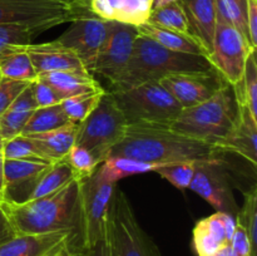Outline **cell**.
Wrapping results in <instances>:
<instances>
[{
  "label": "cell",
  "mask_w": 257,
  "mask_h": 256,
  "mask_svg": "<svg viewBox=\"0 0 257 256\" xmlns=\"http://www.w3.org/2000/svg\"><path fill=\"white\" fill-rule=\"evenodd\" d=\"M216 146L176 132L168 124L131 123L108 157H128L145 162H222Z\"/></svg>",
  "instance_id": "cell-1"
},
{
  "label": "cell",
  "mask_w": 257,
  "mask_h": 256,
  "mask_svg": "<svg viewBox=\"0 0 257 256\" xmlns=\"http://www.w3.org/2000/svg\"><path fill=\"white\" fill-rule=\"evenodd\" d=\"M80 183L73 178L50 195L23 202H2L17 235L69 231L83 240L80 220Z\"/></svg>",
  "instance_id": "cell-2"
},
{
  "label": "cell",
  "mask_w": 257,
  "mask_h": 256,
  "mask_svg": "<svg viewBox=\"0 0 257 256\" xmlns=\"http://www.w3.org/2000/svg\"><path fill=\"white\" fill-rule=\"evenodd\" d=\"M215 70L203 55L185 54L163 48L145 35H138L133 52L122 74L109 87L110 92L137 87L150 80L176 73L210 72Z\"/></svg>",
  "instance_id": "cell-3"
},
{
  "label": "cell",
  "mask_w": 257,
  "mask_h": 256,
  "mask_svg": "<svg viewBox=\"0 0 257 256\" xmlns=\"http://www.w3.org/2000/svg\"><path fill=\"white\" fill-rule=\"evenodd\" d=\"M237 114L233 88L225 83L207 100L181 110L168 125L181 135L216 146L232 130Z\"/></svg>",
  "instance_id": "cell-4"
},
{
  "label": "cell",
  "mask_w": 257,
  "mask_h": 256,
  "mask_svg": "<svg viewBox=\"0 0 257 256\" xmlns=\"http://www.w3.org/2000/svg\"><path fill=\"white\" fill-rule=\"evenodd\" d=\"M94 15L90 0H0V25H25L39 33Z\"/></svg>",
  "instance_id": "cell-5"
},
{
  "label": "cell",
  "mask_w": 257,
  "mask_h": 256,
  "mask_svg": "<svg viewBox=\"0 0 257 256\" xmlns=\"http://www.w3.org/2000/svg\"><path fill=\"white\" fill-rule=\"evenodd\" d=\"M110 93L127 118L128 124H170L182 110L177 100L161 85L158 80H150L130 89Z\"/></svg>",
  "instance_id": "cell-6"
},
{
  "label": "cell",
  "mask_w": 257,
  "mask_h": 256,
  "mask_svg": "<svg viewBox=\"0 0 257 256\" xmlns=\"http://www.w3.org/2000/svg\"><path fill=\"white\" fill-rule=\"evenodd\" d=\"M128 120L112 93L105 90L97 107L78 124L75 145L89 150L100 162L125 135Z\"/></svg>",
  "instance_id": "cell-7"
},
{
  "label": "cell",
  "mask_w": 257,
  "mask_h": 256,
  "mask_svg": "<svg viewBox=\"0 0 257 256\" xmlns=\"http://www.w3.org/2000/svg\"><path fill=\"white\" fill-rule=\"evenodd\" d=\"M108 227L115 256H162L155 241L141 227L125 193L117 186L110 198Z\"/></svg>",
  "instance_id": "cell-8"
},
{
  "label": "cell",
  "mask_w": 257,
  "mask_h": 256,
  "mask_svg": "<svg viewBox=\"0 0 257 256\" xmlns=\"http://www.w3.org/2000/svg\"><path fill=\"white\" fill-rule=\"evenodd\" d=\"M114 183L102 180L95 172L80 183V220L85 250L104 236Z\"/></svg>",
  "instance_id": "cell-9"
},
{
  "label": "cell",
  "mask_w": 257,
  "mask_h": 256,
  "mask_svg": "<svg viewBox=\"0 0 257 256\" xmlns=\"http://www.w3.org/2000/svg\"><path fill=\"white\" fill-rule=\"evenodd\" d=\"M252 49L232 25L217 19L212 50L207 59L231 87L237 85L242 79L246 58Z\"/></svg>",
  "instance_id": "cell-10"
},
{
  "label": "cell",
  "mask_w": 257,
  "mask_h": 256,
  "mask_svg": "<svg viewBox=\"0 0 257 256\" xmlns=\"http://www.w3.org/2000/svg\"><path fill=\"white\" fill-rule=\"evenodd\" d=\"M140 35L136 25L110 20L107 37L98 52L92 73L114 83L127 67L133 52V45Z\"/></svg>",
  "instance_id": "cell-11"
},
{
  "label": "cell",
  "mask_w": 257,
  "mask_h": 256,
  "mask_svg": "<svg viewBox=\"0 0 257 256\" xmlns=\"http://www.w3.org/2000/svg\"><path fill=\"white\" fill-rule=\"evenodd\" d=\"M221 163L222 162L196 163L195 175L188 188L216 208V212H227L236 216L238 212L237 203L233 198L230 181L221 167Z\"/></svg>",
  "instance_id": "cell-12"
},
{
  "label": "cell",
  "mask_w": 257,
  "mask_h": 256,
  "mask_svg": "<svg viewBox=\"0 0 257 256\" xmlns=\"http://www.w3.org/2000/svg\"><path fill=\"white\" fill-rule=\"evenodd\" d=\"M158 82L177 100L182 109L207 100L226 83L216 70L176 73L161 78Z\"/></svg>",
  "instance_id": "cell-13"
},
{
  "label": "cell",
  "mask_w": 257,
  "mask_h": 256,
  "mask_svg": "<svg viewBox=\"0 0 257 256\" xmlns=\"http://www.w3.org/2000/svg\"><path fill=\"white\" fill-rule=\"evenodd\" d=\"M110 20L99 17H87L72 22L69 29L63 33L58 42L72 49L82 60L85 69L92 74L98 52L107 37Z\"/></svg>",
  "instance_id": "cell-14"
},
{
  "label": "cell",
  "mask_w": 257,
  "mask_h": 256,
  "mask_svg": "<svg viewBox=\"0 0 257 256\" xmlns=\"http://www.w3.org/2000/svg\"><path fill=\"white\" fill-rule=\"evenodd\" d=\"M64 245L85 250L82 237L69 231L38 235H15L0 245V256H45Z\"/></svg>",
  "instance_id": "cell-15"
},
{
  "label": "cell",
  "mask_w": 257,
  "mask_h": 256,
  "mask_svg": "<svg viewBox=\"0 0 257 256\" xmlns=\"http://www.w3.org/2000/svg\"><path fill=\"white\" fill-rule=\"evenodd\" d=\"M38 75L48 72H82L89 73L82 60L69 48L60 44L57 39L40 44L24 45Z\"/></svg>",
  "instance_id": "cell-16"
},
{
  "label": "cell",
  "mask_w": 257,
  "mask_h": 256,
  "mask_svg": "<svg viewBox=\"0 0 257 256\" xmlns=\"http://www.w3.org/2000/svg\"><path fill=\"white\" fill-rule=\"evenodd\" d=\"M52 163L30 160H5L4 185L7 202H23ZM3 201V202H4Z\"/></svg>",
  "instance_id": "cell-17"
},
{
  "label": "cell",
  "mask_w": 257,
  "mask_h": 256,
  "mask_svg": "<svg viewBox=\"0 0 257 256\" xmlns=\"http://www.w3.org/2000/svg\"><path fill=\"white\" fill-rule=\"evenodd\" d=\"M238 114L232 130L225 138L216 145L223 152L236 153L250 162L253 167L257 165V119L252 117L242 103H238Z\"/></svg>",
  "instance_id": "cell-18"
},
{
  "label": "cell",
  "mask_w": 257,
  "mask_h": 256,
  "mask_svg": "<svg viewBox=\"0 0 257 256\" xmlns=\"http://www.w3.org/2000/svg\"><path fill=\"white\" fill-rule=\"evenodd\" d=\"M187 18L190 33L205 52L206 58L212 50L217 14L213 0H180Z\"/></svg>",
  "instance_id": "cell-19"
},
{
  "label": "cell",
  "mask_w": 257,
  "mask_h": 256,
  "mask_svg": "<svg viewBox=\"0 0 257 256\" xmlns=\"http://www.w3.org/2000/svg\"><path fill=\"white\" fill-rule=\"evenodd\" d=\"M153 0H90L92 12L105 20L125 23L131 25L143 24L152 12Z\"/></svg>",
  "instance_id": "cell-20"
},
{
  "label": "cell",
  "mask_w": 257,
  "mask_h": 256,
  "mask_svg": "<svg viewBox=\"0 0 257 256\" xmlns=\"http://www.w3.org/2000/svg\"><path fill=\"white\" fill-rule=\"evenodd\" d=\"M38 79L49 84L63 98L74 97L85 93L104 92V88L90 73L82 72H48L38 75Z\"/></svg>",
  "instance_id": "cell-21"
},
{
  "label": "cell",
  "mask_w": 257,
  "mask_h": 256,
  "mask_svg": "<svg viewBox=\"0 0 257 256\" xmlns=\"http://www.w3.org/2000/svg\"><path fill=\"white\" fill-rule=\"evenodd\" d=\"M230 243L222 220V212L202 218L193 228V246L198 256H212L218 248Z\"/></svg>",
  "instance_id": "cell-22"
},
{
  "label": "cell",
  "mask_w": 257,
  "mask_h": 256,
  "mask_svg": "<svg viewBox=\"0 0 257 256\" xmlns=\"http://www.w3.org/2000/svg\"><path fill=\"white\" fill-rule=\"evenodd\" d=\"M77 130V123H70L50 132L30 135L27 137L32 140L50 163H54L65 158L70 148L75 145Z\"/></svg>",
  "instance_id": "cell-23"
},
{
  "label": "cell",
  "mask_w": 257,
  "mask_h": 256,
  "mask_svg": "<svg viewBox=\"0 0 257 256\" xmlns=\"http://www.w3.org/2000/svg\"><path fill=\"white\" fill-rule=\"evenodd\" d=\"M37 108V103L33 98L32 88L28 85L9 105V108L0 115V133L3 141L22 135L30 115Z\"/></svg>",
  "instance_id": "cell-24"
},
{
  "label": "cell",
  "mask_w": 257,
  "mask_h": 256,
  "mask_svg": "<svg viewBox=\"0 0 257 256\" xmlns=\"http://www.w3.org/2000/svg\"><path fill=\"white\" fill-rule=\"evenodd\" d=\"M137 29L141 35L150 38L157 44L162 45L163 48H167V49L173 50V52L185 53V54L203 55V57H206L202 48L198 45V43L196 42L192 35L163 29V28L156 27V25L151 24L148 22L138 25Z\"/></svg>",
  "instance_id": "cell-25"
},
{
  "label": "cell",
  "mask_w": 257,
  "mask_h": 256,
  "mask_svg": "<svg viewBox=\"0 0 257 256\" xmlns=\"http://www.w3.org/2000/svg\"><path fill=\"white\" fill-rule=\"evenodd\" d=\"M0 77L28 83L38 79L24 45H9L0 50Z\"/></svg>",
  "instance_id": "cell-26"
},
{
  "label": "cell",
  "mask_w": 257,
  "mask_h": 256,
  "mask_svg": "<svg viewBox=\"0 0 257 256\" xmlns=\"http://www.w3.org/2000/svg\"><path fill=\"white\" fill-rule=\"evenodd\" d=\"M161 166L163 165L145 162V161L135 160V158L108 157L107 160L100 163L97 173L102 180L117 185L118 181L122 180V178L141 175V173L155 172Z\"/></svg>",
  "instance_id": "cell-27"
},
{
  "label": "cell",
  "mask_w": 257,
  "mask_h": 256,
  "mask_svg": "<svg viewBox=\"0 0 257 256\" xmlns=\"http://www.w3.org/2000/svg\"><path fill=\"white\" fill-rule=\"evenodd\" d=\"M74 123L69 119L62 105L55 104L50 107L37 108L30 115L29 120L23 130V136L38 135V133L50 132L60 127Z\"/></svg>",
  "instance_id": "cell-28"
},
{
  "label": "cell",
  "mask_w": 257,
  "mask_h": 256,
  "mask_svg": "<svg viewBox=\"0 0 257 256\" xmlns=\"http://www.w3.org/2000/svg\"><path fill=\"white\" fill-rule=\"evenodd\" d=\"M73 178H74V173H73V170L68 161L65 158L57 161V162L52 163L47 168V171L43 173L27 200H34V198L50 195V193L62 188L64 185H67Z\"/></svg>",
  "instance_id": "cell-29"
},
{
  "label": "cell",
  "mask_w": 257,
  "mask_h": 256,
  "mask_svg": "<svg viewBox=\"0 0 257 256\" xmlns=\"http://www.w3.org/2000/svg\"><path fill=\"white\" fill-rule=\"evenodd\" d=\"M236 100L242 103L250 110L251 115L257 119V58L256 49L248 53L245 63V70L241 82L235 85Z\"/></svg>",
  "instance_id": "cell-30"
},
{
  "label": "cell",
  "mask_w": 257,
  "mask_h": 256,
  "mask_svg": "<svg viewBox=\"0 0 257 256\" xmlns=\"http://www.w3.org/2000/svg\"><path fill=\"white\" fill-rule=\"evenodd\" d=\"M216 7L217 19L230 24L245 38L247 44L248 40L247 28H246V18H247V0H213ZM252 48V47H251ZM256 49V48H253Z\"/></svg>",
  "instance_id": "cell-31"
},
{
  "label": "cell",
  "mask_w": 257,
  "mask_h": 256,
  "mask_svg": "<svg viewBox=\"0 0 257 256\" xmlns=\"http://www.w3.org/2000/svg\"><path fill=\"white\" fill-rule=\"evenodd\" d=\"M147 22L163 29L191 35L190 25L180 2L152 10Z\"/></svg>",
  "instance_id": "cell-32"
},
{
  "label": "cell",
  "mask_w": 257,
  "mask_h": 256,
  "mask_svg": "<svg viewBox=\"0 0 257 256\" xmlns=\"http://www.w3.org/2000/svg\"><path fill=\"white\" fill-rule=\"evenodd\" d=\"M104 92L85 93V94L65 98L60 103V105H62L63 110L67 113L69 119L79 124L80 122H83L94 110V108L97 107L98 102L100 100L102 95L104 94Z\"/></svg>",
  "instance_id": "cell-33"
},
{
  "label": "cell",
  "mask_w": 257,
  "mask_h": 256,
  "mask_svg": "<svg viewBox=\"0 0 257 256\" xmlns=\"http://www.w3.org/2000/svg\"><path fill=\"white\" fill-rule=\"evenodd\" d=\"M3 153L5 160H30L50 163L27 136H17L3 141Z\"/></svg>",
  "instance_id": "cell-34"
},
{
  "label": "cell",
  "mask_w": 257,
  "mask_h": 256,
  "mask_svg": "<svg viewBox=\"0 0 257 256\" xmlns=\"http://www.w3.org/2000/svg\"><path fill=\"white\" fill-rule=\"evenodd\" d=\"M243 206L235 217L247 232L252 256H257V190L255 186L243 193Z\"/></svg>",
  "instance_id": "cell-35"
},
{
  "label": "cell",
  "mask_w": 257,
  "mask_h": 256,
  "mask_svg": "<svg viewBox=\"0 0 257 256\" xmlns=\"http://www.w3.org/2000/svg\"><path fill=\"white\" fill-rule=\"evenodd\" d=\"M65 160L72 167L74 177L79 181H84L94 175L102 163L89 150L79 145H74L70 148Z\"/></svg>",
  "instance_id": "cell-36"
},
{
  "label": "cell",
  "mask_w": 257,
  "mask_h": 256,
  "mask_svg": "<svg viewBox=\"0 0 257 256\" xmlns=\"http://www.w3.org/2000/svg\"><path fill=\"white\" fill-rule=\"evenodd\" d=\"M195 162H175L161 166L155 172L172 183L175 187L186 190L190 187V183L195 175Z\"/></svg>",
  "instance_id": "cell-37"
},
{
  "label": "cell",
  "mask_w": 257,
  "mask_h": 256,
  "mask_svg": "<svg viewBox=\"0 0 257 256\" xmlns=\"http://www.w3.org/2000/svg\"><path fill=\"white\" fill-rule=\"evenodd\" d=\"M40 34L38 30L25 25L4 24L0 25V50L9 45H28L35 35Z\"/></svg>",
  "instance_id": "cell-38"
},
{
  "label": "cell",
  "mask_w": 257,
  "mask_h": 256,
  "mask_svg": "<svg viewBox=\"0 0 257 256\" xmlns=\"http://www.w3.org/2000/svg\"><path fill=\"white\" fill-rule=\"evenodd\" d=\"M30 88H32L33 98H34L38 108L60 104L64 100V98L59 93L55 92L49 84H47V83H44L40 79L34 80L30 84Z\"/></svg>",
  "instance_id": "cell-39"
},
{
  "label": "cell",
  "mask_w": 257,
  "mask_h": 256,
  "mask_svg": "<svg viewBox=\"0 0 257 256\" xmlns=\"http://www.w3.org/2000/svg\"><path fill=\"white\" fill-rule=\"evenodd\" d=\"M30 84L32 83L7 79V78L0 77V115L17 99L18 95Z\"/></svg>",
  "instance_id": "cell-40"
},
{
  "label": "cell",
  "mask_w": 257,
  "mask_h": 256,
  "mask_svg": "<svg viewBox=\"0 0 257 256\" xmlns=\"http://www.w3.org/2000/svg\"><path fill=\"white\" fill-rule=\"evenodd\" d=\"M236 218V217H235ZM230 246L235 253L238 256H252L251 252V243L248 240V236L243 226L241 225L240 221L236 218V227L233 232L232 238L230 241Z\"/></svg>",
  "instance_id": "cell-41"
},
{
  "label": "cell",
  "mask_w": 257,
  "mask_h": 256,
  "mask_svg": "<svg viewBox=\"0 0 257 256\" xmlns=\"http://www.w3.org/2000/svg\"><path fill=\"white\" fill-rule=\"evenodd\" d=\"M87 256H115L114 247H113V241L112 236H110L109 227H108V221H107V227H105L104 236L102 240L98 241L93 247L87 250Z\"/></svg>",
  "instance_id": "cell-42"
},
{
  "label": "cell",
  "mask_w": 257,
  "mask_h": 256,
  "mask_svg": "<svg viewBox=\"0 0 257 256\" xmlns=\"http://www.w3.org/2000/svg\"><path fill=\"white\" fill-rule=\"evenodd\" d=\"M246 28L251 47L257 48V0H247Z\"/></svg>",
  "instance_id": "cell-43"
},
{
  "label": "cell",
  "mask_w": 257,
  "mask_h": 256,
  "mask_svg": "<svg viewBox=\"0 0 257 256\" xmlns=\"http://www.w3.org/2000/svg\"><path fill=\"white\" fill-rule=\"evenodd\" d=\"M17 233L13 230L12 225L9 222V218L5 215L4 210H3L2 205H0V245L5 243L7 241H9L10 238H13Z\"/></svg>",
  "instance_id": "cell-44"
},
{
  "label": "cell",
  "mask_w": 257,
  "mask_h": 256,
  "mask_svg": "<svg viewBox=\"0 0 257 256\" xmlns=\"http://www.w3.org/2000/svg\"><path fill=\"white\" fill-rule=\"evenodd\" d=\"M4 153H3V143L0 145V203L4 201L5 185H4Z\"/></svg>",
  "instance_id": "cell-45"
},
{
  "label": "cell",
  "mask_w": 257,
  "mask_h": 256,
  "mask_svg": "<svg viewBox=\"0 0 257 256\" xmlns=\"http://www.w3.org/2000/svg\"><path fill=\"white\" fill-rule=\"evenodd\" d=\"M75 251H80V250L79 248L73 247L72 245H64L62 246V247L57 248V250L52 251V252H49L45 256H73V253H74Z\"/></svg>",
  "instance_id": "cell-46"
},
{
  "label": "cell",
  "mask_w": 257,
  "mask_h": 256,
  "mask_svg": "<svg viewBox=\"0 0 257 256\" xmlns=\"http://www.w3.org/2000/svg\"><path fill=\"white\" fill-rule=\"evenodd\" d=\"M180 0H153L152 2V10L158 9V8L166 7L168 4H172V3H178Z\"/></svg>",
  "instance_id": "cell-47"
},
{
  "label": "cell",
  "mask_w": 257,
  "mask_h": 256,
  "mask_svg": "<svg viewBox=\"0 0 257 256\" xmlns=\"http://www.w3.org/2000/svg\"><path fill=\"white\" fill-rule=\"evenodd\" d=\"M212 256H230V243L227 245H223L222 247L218 248Z\"/></svg>",
  "instance_id": "cell-48"
},
{
  "label": "cell",
  "mask_w": 257,
  "mask_h": 256,
  "mask_svg": "<svg viewBox=\"0 0 257 256\" xmlns=\"http://www.w3.org/2000/svg\"><path fill=\"white\" fill-rule=\"evenodd\" d=\"M73 256H87V250L75 251V252L73 253Z\"/></svg>",
  "instance_id": "cell-49"
},
{
  "label": "cell",
  "mask_w": 257,
  "mask_h": 256,
  "mask_svg": "<svg viewBox=\"0 0 257 256\" xmlns=\"http://www.w3.org/2000/svg\"><path fill=\"white\" fill-rule=\"evenodd\" d=\"M3 143V137H2V133H0V145Z\"/></svg>",
  "instance_id": "cell-50"
}]
</instances>
